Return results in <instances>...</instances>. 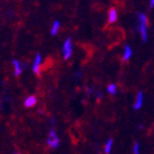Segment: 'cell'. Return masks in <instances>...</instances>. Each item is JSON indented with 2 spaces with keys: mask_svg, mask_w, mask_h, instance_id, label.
<instances>
[{
  "mask_svg": "<svg viewBox=\"0 0 154 154\" xmlns=\"http://www.w3.org/2000/svg\"><path fill=\"white\" fill-rule=\"evenodd\" d=\"M138 20H139V29L141 32V36L143 42H146L148 40V18L143 13H138Z\"/></svg>",
  "mask_w": 154,
  "mask_h": 154,
  "instance_id": "cell-1",
  "label": "cell"
},
{
  "mask_svg": "<svg viewBox=\"0 0 154 154\" xmlns=\"http://www.w3.org/2000/svg\"><path fill=\"white\" fill-rule=\"evenodd\" d=\"M60 144V140H58L56 132L54 129H51L48 132V145L52 149H56Z\"/></svg>",
  "mask_w": 154,
  "mask_h": 154,
  "instance_id": "cell-2",
  "label": "cell"
},
{
  "mask_svg": "<svg viewBox=\"0 0 154 154\" xmlns=\"http://www.w3.org/2000/svg\"><path fill=\"white\" fill-rule=\"evenodd\" d=\"M72 53H73V46H72L71 38H67L63 45V55H64L65 60H68L71 57Z\"/></svg>",
  "mask_w": 154,
  "mask_h": 154,
  "instance_id": "cell-3",
  "label": "cell"
},
{
  "mask_svg": "<svg viewBox=\"0 0 154 154\" xmlns=\"http://www.w3.org/2000/svg\"><path fill=\"white\" fill-rule=\"evenodd\" d=\"M40 66H41V55L38 54L35 56V60H34V63H33V72L35 73V74H40Z\"/></svg>",
  "mask_w": 154,
  "mask_h": 154,
  "instance_id": "cell-4",
  "label": "cell"
},
{
  "mask_svg": "<svg viewBox=\"0 0 154 154\" xmlns=\"http://www.w3.org/2000/svg\"><path fill=\"white\" fill-rule=\"evenodd\" d=\"M117 20V11L115 8H110L109 12H108V21L110 23H113Z\"/></svg>",
  "mask_w": 154,
  "mask_h": 154,
  "instance_id": "cell-5",
  "label": "cell"
},
{
  "mask_svg": "<svg viewBox=\"0 0 154 154\" xmlns=\"http://www.w3.org/2000/svg\"><path fill=\"white\" fill-rule=\"evenodd\" d=\"M142 103H143V94L142 93H139L138 94V97H137V100H135V103L133 108L134 109H140L142 107Z\"/></svg>",
  "mask_w": 154,
  "mask_h": 154,
  "instance_id": "cell-6",
  "label": "cell"
},
{
  "mask_svg": "<svg viewBox=\"0 0 154 154\" xmlns=\"http://www.w3.org/2000/svg\"><path fill=\"white\" fill-rule=\"evenodd\" d=\"M36 103V98L34 96H30V97H28L26 99V101H24V106L26 107H33L34 105Z\"/></svg>",
  "mask_w": 154,
  "mask_h": 154,
  "instance_id": "cell-7",
  "label": "cell"
},
{
  "mask_svg": "<svg viewBox=\"0 0 154 154\" xmlns=\"http://www.w3.org/2000/svg\"><path fill=\"white\" fill-rule=\"evenodd\" d=\"M12 63H13V66H14V74H16V76H19L21 74V72H22L21 65H20V63L17 60H13Z\"/></svg>",
  "mask_w": 154,
  "mask_h": 154,
  "instance_id": "cell-8",
  "label": "cell"
},
{
  "mask_svg": "<svg viewBox=\"0 0 154 154\" xmlns=\"http://www.w3.org/2000/svg\"><path fill=\"white\" fill-rule=\"evenodd\" d=\"M132 55V51H131V48L129 46V45H127L125 48V53H123V57H122V60L123 61H128L129 58H130V56Z\"/></svg>",
  "mask_w": 154,
  "mask_h": 154,
  "instance_id": "cell-9",
  "label": "cell"
},
{
  "mask_svg": "<svg viewBox=\"0 0 154 154\" xmlns=\"http://www.w3.org/2000/svg\"><path fill=\"white\" fill-rule=\"evenodd\" d=\"M60 26H61V24H60V21H55V22L53 23V26H52V30H51L52 35H55V34L57 33V31L60 30Z\"/></svg>",
  "mask_w": 154,
  "mask_h": 154,
  "instance_id": "cell-10",
  "label": "cell"
},
{
  "mask_svg": "<svg viewBox=\"0 0 154 154\" xmlns=\"http://www.w3.org/2000/svg\"><path fill=\"white\" fill-rule=\"evenodd\" d=\"M112 139H109L108 140V142L106 143V146H105V153L106 154H109L110 152H111V148H112Z\"/></svg>",
  "mask_w": 154,
  "mask_h": 154,
  "instance_id": "cell-11",
  "label": "cell"
},
{
  "mask_svg": "<svg viewBox=\"0 0 154 154\" xmlns=\"http://www.w3.org/2000/svg\"><path fill=\"white\" fill-rule=\"evenodd\" d=\"M107 90H108V93L111 94V95H115L117 93V86H116L115 84H111L109 86L107 87Z\"/></svg>",
  "mask_w": 154,
  "mask_h": 154,
  "instance_id": "cell-12",
  "label": "cell"
},
{
  "mask_svg": "<svg viewBox=\"0 0 154 154\" xmlns=\"http://www.w3.org/2000/svg\"><path fill=\"white\" fill-rule=\"evenodd\" d=\"M133 153L139 154V143H135L134 146H133Z\"/></svg>",
  "mask_w": 154,
  "mask_h": 154,
  "instance_id": "cell-13",
  "label": "cell"
},
{
  "mask_svg": "<svg viewBox=\"0 0 154 154\" xmlns=\"http://www.w3.org/2000/svg\"><path fill=\"white\" fill-rule=\"evenodd\" d=\"M101 98H103V95H101V94H98V96H97V99L100 100Z\"/></svg>",
  "mask_w": 154,
  "mask_h": 154,
  "instance_id": "cell-14",
  "label": "cell"
},
{
  "mask_svg": "<svg viewBox=\"0 0 154 154\" xmlns=\"http://www.w3.org/2000/svg\"><path fill=\"white\" fill-rule=\"evenodd\" d=\"M150 7H151V8H153L154 7V0H152L151 2H150Z\"/></svg>",
  "mask_w": 154,
  "mask_h": 154,
  "instance_id": "cell-15",
  "label": "cell"
}]
</instances>
